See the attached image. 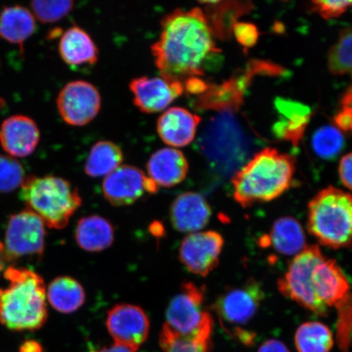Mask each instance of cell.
<instances>
[{"mask_svg": "<svg viewBox=\"0 0 352 352\" xmlns=\"http://www.w3.org/2000/svg\"><path fill=\"white\" fill-rule=\"evenodd\" d=\"M200 8L175 10L161 21V34L151 46L154 63L167 80L184 83L204 76L208 65L221 54Z\"/></svg>", "mask_w": 352, "mask_h": 352, "instance_id": "6da1fadb", "label": "cell"}, {"mask_svg": "<svg viewBox=\"0 0 352 352\" xmlns=\"http://www.w3.org/2000/svg\"><path fill=\"white\" fill-rule=\"evenodd\" d=\"M283 296L312 314L325 316L351 297V285L334 259L325 257L318 245H307L289 263L277 283Z\"/></svg>", "mask_w": 352, "mask_h": 352, "instance_id": "7a4b0ae2", "label": "cell"}, {"mask_svg": "<svg viewBox=\"0 0 352 352\" xmlns=\"http://www.w3.org/2000/svg\"><path fill=\"white\" fill-rule=\"evenodd\" d=\"M0 285V324L11 331H34L47 320V289L43 277L24 267L10 265Z\"/></svg>", "mask_w": 352, "mask_h": 352, "instance_id": "3957f363", "label": "cell"}, {"mask_svg": "<svg viewBox=\"0 0 352 352\" xmlns=\"http://www.w3.org/2000/svg\"><path fill=\"white\" fill-rule=\"evenodd\" d=\"M294 173L292 156L264 148L233 176V197L243 208L274 201L292 188Z\"/></svg>", "mask_w": 352, "mask_h": 352, "instance_id": "277c9868", "label": "cell"}, {"mask_svg": "<svg viewBox=\"0 0 352 352\" xmlns=\"http://www.w3.org/2000/svg\"><path fill=\"white\" fill-rule=\"evenodd\" d=\"M308 232L320 245L333 250L352 246V195L329 186L307 206Z\"/></svg>", "mask_w": 352, "mask_h": 352, "instance_id": "5b68a950", "label": "cell"}, {"mask_svg": "<svg viewBox=\"0 0 352 352\" xmlns=\"http://www.w3.org/2000/svg\"><path fill=\"white\" fill-rule=\"evenodd\" d=\"M21 199L26 209L43 220L45 226L63 230L82 205L78 189L54 175L25 176L21 186Z\"/></svg>", "mask_w": 352, "mask_h": 352, "instance_id": "8992f818", "label": "cell"}, {"mask_svg": "<svg viewBox=\"0 0 352 352\" xmlns=\"http://www.w3.org/2000/svg\"><path fill=\"white\" fill-rule=\"evenodd\" d=\"M204 300V287L184 283L167 307L160 334L195 342L210 351L214 321L205 309Z\"/></svg>", "mask_w": 352, "mask_h": 352, "instance_id": "52a82bcc", "label": "cell"}, {"mask_svg": "<svg viewBox=\"0 0 352 352\" xmlns=\"http://www.w3.org/2000/svg\"><path fill=\"white\" fill-rule=\"evenodd\" d=\"M263 299L261 284L256 280L249 279L241 285L224 290L214 301L212 308L223 327L249 344L254 336L241 327L254 319Z\"/></svg>", "mask_w": 352, "mask_h": 352, "instance_id": "ba28073f", "label": "cell"}, {"mask_svg": "<svg viewBox=\"0 0 352 352\" xmlns=\"http://www.w3.org/2000/svg\"><path fill=\"white\" fill-rule=\"evenodd\" d=\"M208 124L201 138V151L222 168H236L250 151L248 140L240 123L232 112H223Z\"/></svg>", "mask_w": 352, "mask_h": 352, "instance_id": "9c48e42d", "label": "cell"}, {"mask_svg": "<svg viewBox=\"0 0 352 352\" xmlns=\"http://www.w3.org/2000/svg\"><path fill=\"white\" fill-rule=\"evenodd\" d=\"M45 224L32 210L25 209L12 214L3 243L8 263L15 265L21 261H41L45 249Z\"/></svg>", "mask_w": 352, "mask_h": 352, "instance_id": "30bf717a", "label": "cell"}, {"mask_svg": "<svg viewBox=\"0 0 352 352\" xmlns=\"http://www.w3.org/2000/svg\"><path fill=\"white\" fill-rule=\"evenodd\" d=\"M57 108L63 120L70 126L88 124L98 116L101 107L100 92L91 83L73 81L59 92Z\"/></svg>", "mask_w": 352, "mask_h": 352, "instance_id": "8fae6325", "label": "cell"}, {"mask_svg": "<svg viewBox=\"0 0 352 352\" xmlns=\"http://www.w3.org/2000/svg\"><path fill=\"white\" fill-rule=\"evenodd\" d=\"M223 245V237L218 232L189 233L180 245L179 261L192 274L208 276L218 266Z\"/></svg>", "mask_w": 352, "mask_h": 352, "instance_id": "7c38bea8", "label": "cell"}, {"mask_svg": "<svg viewBox=\"0 0 352 352\" xmlns=\"http://www.w3.org/2000/svg\"><path fill=\"white\" fill-rule=\"evenodd\" d=\"M160 187L138 167L120 166L107 176L102 184L105 199L114 206H129L145 193H156Z\"/></svg>", "mask_w": 352, "mask_h": 352, "instance_id": "4fadbf2b", "label": "cell"}, {"mask_svg": "<svg viewBox=\"0 0 352 352\" xmlns=\"http://www.w3.org/2000/svg\"><path fill=\"white\" fill-rule=\"evenodd\" d=\"M107 327L114 342L136 352L147 340L151 323L142 307L122 303L108 311Z\"/></svg>", "mask_w": 352, "mask_h": 352, "instance_id": "5bb4252c", "label": "cell"}, {"mask_svg": "<svg viewBox=\"0 0 352 352\" xmlns=\"http://www.w3.org/2000/svg\"><path fill=\"white\" fill-rule=\"evenodd\" d=\"M134 104L140 111L155 113L164 111L184 94L182 82L167 80L162 77L136 78L130 83Z\"/></svg>", "mask_w": 352, "mask_h": 352, "instance_id": "9a60e30c", "label": "cell"}, {"mask_svg": "<svg viewBox=\"0 0 352 352\" xmlns=\"http://www.w3.org/2000/svg\"><path fill=\"white\" fill-rule=\"evenodd\" d=\"M253 77L248 69L224 81L221 85H208V89L199 95L195 107L199 109L232 112L243 104L244 96Z\"/></svg>", "mask_w": 352, "mask_h": 352, "instance_id": "2e32d148", "label": "cell"}, {"mask_svg": "<svg viewBox=\"0 0 352 352\" xmlns=\"http://www.w3.org/2000/svg\"><path fill=\"white\" fill-rule=\"evenodd\" d=\"M41 131L32 118L17 114L6 118L0 126V144L12 157H25L34 152Z\"/></svg>", "mask_w": 352, "mask_h": 352, "instance_id": "e0dca14e", "label": "cell"}, {"mask_svg": "<svg viewBox=\"0 0 352 352\" xmlns=\"http://www.w3.org/2000/svg\"><path fill=\"white\" fill-rule=\"evenodd\" d=\"M201 118L189 110L173 107L158 118L157 131L161 140L173 148L187 146L195 138Z\"/></svg>", "mask_w": 352, "mask_h": 352, "instance_id": "ac0fdd59", "label": "cell"}, {"mask_svg": "<svg viewBox=\"0 0 352 352\" xmlns=\"http://www.w3.org/2000/svg\"><path fill=\"white\" fill-rule=\"evenodd\" d=\"M170 215L176 230L193 233L208 226L211 209L204 196L187 192L175 198L170 206Z\"/></svg>", "mask_w": 352, "mask_h": 352, "instance_id": "d6986e66", "label": "cell"}, {"mask_svg": "<svg viewBox=\"0 0 352 352\" xmlns=\"http://www.w3.org/2000/svg\"><path fill=\"white\" fill-rule=\"evenodd\" d=\"M148 177L158 187L170 188L184 182L188 171V162L184 154L175 148L156 151L147 164Z\"/></svg>", "mask_w": 352, "mask_h": 352, "instance_id": "ffe728a7", "label": "cell"}, {"mask_svg": "<svg viewBox=\"0 0 352 352\" xmlns=\"http://www.w3.org/2000/svg\"><path fill=\"white\" fill-rule=\"evenodd\" d=\"M262 248H272L276 253L292 256L306 248V236L301 224L292 217L276 219L267 234L259 239Z\"/></svg>", "mask_w": 352, "mask_h": 352, "instance_id": "44dd1931", "label": "cell"}, {"mask_svg": "<svg viewBox=\"0 0 352 352\" xmlns=\"http://www.w3.org/2000/svg\"><path fill=\"white\" fill-rule=\"evenodd\" d=\"M275 105L283 118L274 125L275 135L292 142L294 146H298L312 116L310 108L296 101L283 98H277Z\"/></svg>", "mask_w": 352, "mask_h": 352, "instance_id": "7402d4cb", "label": "cell"}, {"mask_svg": "<svg viewBox=\"0 0 352 352\" xmlns=\"http://www.w3.org/2000/svg\"><path fill=\"white\" fill-rule=\"evenodd\" d=\"M59 52L65 63L72 66L94 65L98 60V50L85 30L73 26L61 35Z\"/></svg>", "mask_w": 352, "mask_h": 352, "instance_id": "603a6c76", "label": "cell"}, {"mask_svg": "<svg viewBox=\"0 0 352 352\" xmlns=\"http://www.w3.org/2000/svg\"><path fill=\"white\" fill-rule=\"evenodd\" d=\"M79 248L87 252H100L111 246L114 241L112 223L99 215H90L79 220L76 230Z\"/></svg>", "mask_w": 352, "mask_h": 352, "instance_id": "cb8c5ba5", "label": "cell"}, {"mask_svg": "<svg viewBox=\"0 0 352 352\" xmlns=\"http://www.w3.org/2000/svg\"><path fill=\"white\" fill-rule=\"evenodd\" d=\"M206 19L209 22L214 35L221 39L231 37L233 28L241 16L248 14L253 6L250 2L236 1H206Z\"/></svg>", "mask_w": 352, "mask_h": 352, "instance_id": "d4e9b609", "label": "cell"}, {"mask_svg": "<svg viewBox=\"0 0 352 352\" xmlns=\"http://www.w3.org/2000/svg\"><path fill=\"white\" fill-rule=\"evenodd\" d=\"M36 23L33 13L20 6L4 8L0 12V38L21 47L34 32Z\"/></svg>", "mask_w": 352, "mask_h": 352, "instance_id": "484cf974", "label": "cell"}, {"mask_svg": "<svg viewBox=\"0 0 352 352\" xmlns=\"http://www.w3.org/2000/svg\"><path fill=\"white\" fill-rule=\"evenodd\" d=\"M47 298L55 310L69 314L85 305L86 294L77 280L70 276H59L48 285Z\"/></svg>", "mask_w": 352, "mask_h": 352, "instance_id": "4316f807", "label": "cell"}, {"mask_svg": "<svg viewBox=\"0 0 352 352\" xmlns=\"http://www.w3.org/2000/svg\"><path fill=\"white\" fill-rule=\"evenodd\" d=\"M123 153L118 145L101 140L91 147L85 162V173L91 177H102L111 174L121 166Z\"/></svg>", "mask_w": 352, "mask_h": 352, "instance_id": "83f0119b", "label": "cell"}, {"mask_svg": "<svg viewBox=\"0 0 352 352\" xmlns=\"http://www.w3.org/2000/svg\"><path fill=\"white\" fill-rule=\"evenodd\" d=\"M294 343L298 352H330L333 336L327 324L319 321H308L296 330Z\"/></svg>", "mask_w": 352, "mask_h": 352, "instance_id": "f1b7e54d", "label": "cell"}, {"mask_svg": "<svg viewBox=\"0 0 352 352\" xmlns=\"http://www.w3.org/2000/svg\"><path fill=\"white\" fill-rule=\"evenodd\" d=\"M328 66L333 74H347L352 81V26L342 30L338 41L330 50Z\"/></svg>", "mask_w": 352, "mask_h": 352, "instance_id": "f546056e", "label": "cell"}, {"mask_svg": "<svg viewBox=\"0 0 352 352\" xmlns=\"http://www.w3.org/2000/svg\"><path fill=\"white\" fill-rule=\"evenodd\" d=\"M311 145L316 155L330 160L342 152L345 146V139L336 126H323L312 136Z\"/></svg>", "mask_w": 352, "mask_h": 352, "instance_id": "4dcf8cb0", "label": "cell"}, {"mask_svg": "<svg viewBox=\"0 0 352 352\" xmlns=\"http://www.w3.org/2000/svg\"><path fill=\"white\" fill-rule=\"evenodd\" d=\"M25 176L23 166L15 157L0 155V192H11L21 188Z\"/></svg>", "mask_w": 352, "mask_h": 352, "instance_id": "1f68e13d", "label": "cell"}, {"mask_svg": "<svg viewBox=\"0 0 352 352\" xmlns=\"http://www.w3.org/2000/svg\"><path fill=\"white\" fill-rule=\"evenodd\" d=\"M33 15L43 23H52L63 19L73 10V1H43L36 0L30 3Z\"/></svg>", "mask_w": 352, "mask_h": 352, "instance_id": "d6a6232c", "label": "cell"}, {"mask_svg": "<svg viewBox=\"0 0 352 352\" xmlns=\"http://www.w3.org/2000/svg\"><path fill=\"white\" fill-rule=\"evenodd\" d=\"M352 8V1H314L311 10L325 20L336 19Z\"/></svg>", "mask_w": 352, "mask_h": 352, "instance_id": "836d02e7", "label": "cell"}, {"mask_svg": "<svg viewBox=\"0 0 352 352\" xmlns=\"http://www.w3.org/2000/svg\"><path fill=\"white\" fill-rule=\"evenodd\" d=\"M232 32L234 33L236 41L244 47L245 52L257 43L259 37L256 26L246 22H237L233 28Z\"/></svg>", "mask_w": 352, "mask_h": 352, "instance_id": "e575fe53", "label": "cell"}, {"mask_svg": "<svg viewBox=\"0 0 352 352\" xmlns=\"http://www.w3.org/2000/svg\"><path fill=\"white\" fill-rule=\"evenodd\" d=\"M160 344L164 352H209L195 342L179 340L160 334Z\"/></svg>", "mask_w": 352, "mask_h": 352, "instance_id": "d590c367", "label": "cell"}, {"mask_svg": "<svg viewBox=\"0 0 352 352\" xmlns=\"http://www.w3.org/2000/svg\"><path fill=\"white\" fill-rule=\"evenodd\" d=\"M338 173L343 186L352 191V152L342 158Z\"/></svg>", "mask_w": 352, "mask_h": 352, "instance_id": "8d00e7d4", "label": "cell"}, {"mask_svg": "<svg viewBox=\"0 0 352 352\" xmlns=\"http://www.w3.org/2000/svg\"><path fill=\"white\" fill-rule=\"evenodd\" d=\"M258 352H290L285 343L277 340H270L264 342L259 346Z\"/></svg>", "mask_w": 352, "mask_h": 352, "instance_id": "74e56055", "label": "cell"}, {"mask_svg": "<svg viewBox=\"0 0 352 352\" xmlns=\"http://www.w3.org/2000/svg\"><path fill=\"white\" fill-rule=\"evenodd\" d=\"M342 111L349 114L352 118V87H351L345 91V94L342 96L341 100Z\"/></svg>", "mask_w": 352, "mask_h": 352, "instance_id": "f35d334b", "label": "cell"}, {"mask_svg": "<svg viewBox=\"0 0 352 352\" xmlns=\"http://www.w3.org/2000/svg\"><path fill=\"white\" fill-rule=\"evenodd\" d=\"M20 352H43L41 343L36 340H26L20 346Z\"/></svg>", "mask_w": 352, "mask_h": 352, "instance_id": "ab89813d", "label": "cell"}, {"mask_svg": "<svg viewBox=\"0 0 352 352\" xmlns=\"http://www.w3.org/2000/svg\"><path fill=\"white\" fill-rule=\"evenodd\" d=\"M90 352H135L129 347L117 344V343H114L113 345L110 346L104 347V349H100L99 351H91Z\"/></svg>", "mask_w": 352, "mask_h": 352, "instance_id": "60d3db41", "label": "cell"}, {"mask_svg": "<svg viewBox=\"0 0 352 352\" xmlns=\"http://www.w3.org/2000/svg\"><path fill=\"white\" fill-rule=\"evenodd\" d=\"M7 263L8 261L6 250H4L3 242L0 241V272L3 271L4 267H6Z\"/></svg>", "mask_w": 352, "mask_h": 352, "instance_id": "b9f144b4", "label": "cell"}, {"mask_svg": "<svg viewBox=\"0 0 352 352\" xmlns=\"http://www.w3.org/2000/svg\"><path fill=\"white\" fill-rule=\"evenodd\" d=\"M4 107V102L3 100L0 98V109H1Z\"/></svg>", "mask_w": 352, "mask_h": 352, "instance_id": "7bdbcfd3", "label": "cell"}]
</instances>
